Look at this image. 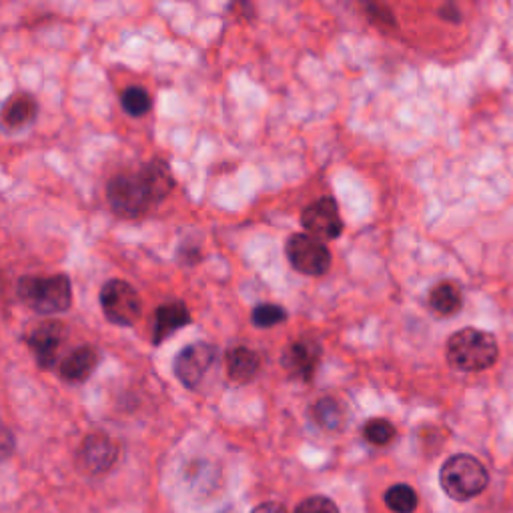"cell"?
I'll use <instances>...</instances> for the list:
<instances>
[{
	"mask_svg": "<svg viewBox=\"0 0 513 513\" xmlns=\"http://www.w3.org/2000/svg\"><path fill=\"white\" fill-rule=\"evenodd\" d=\"M395 435H397V431H395L393 423L387 421V419H381V417L369 419V421L363 425V437H365V441H369L371 445H377V447L389 445V443L395 439Z\"/></svg>",
	"mask_w": 513,
	"mask_h": 513,
	"instance_id": "cell-21",
	"label": "cell"
},
{
	"mask_svg": "<svg viewBox=\"0 0 513 513\" xmlns=\"http://www.w3.org/2000/svg\"><path fill=\"white\" fill-rule=\"evenodd\" d=\"M497 355L499 349L495 337L473 327H465L453 333L445 345L447 363L453 369L465 373H479L489 369L497 361Z\"/></svg>",
	"mask_w": 513,
	"mask_h": 513,
	"instance_id": "cell-3",
	"label": "cell"
},
{
	"mask_svg": "<svg viewBox=\"0 0 513 513\" xmlns=\"http://www.w3.org/2000/svg\"><path fill=\"white\" fill-rule=\"evenodd\" d=\"M175 189V175L165 159L145 163L137 173H121L107 183V201L115 215L139 219L163 203Z\"/></svg>",
	"mask_w": 513,
	"mask_h": 513,
	"instance_id": "cell-1",
	"label": "cell"
},
{
	"mask_svg": "<svg viewBox=\"0 0 513 513\" xmlns=\"http://www.w3.org/2000/svg\"><path fill=\"white\" fill-rule=\"evenodd\" d=\"M251 321L259 329H271L287 321V309L277 303H259L251 311Z\"/></svg>",
	"mask_w": 513,
	"mask_h": 513,
	"instance_id": "cell-20",
	"label": "cell"
},
{
	"mask_svg": "<svg viewBox=\"0 0 513 513\" xmlns=\"http://www.w3.org/2000/svg\"><path fill=\"white\" fill-rule=\"evenodd\" d=\"M363 13L367 17L369 23H373L375 27H381V29H389V27H395V15L389 7L381 5V3H369V5H363Z\"/></svg>",
	"mask_w": 513,
	"mask_h": 513,
	"instance_id": "cell-22",
	"label": "cell"
},
{
	"mask_svg": "<svg viewBox=\"0 0 513 513\" xmlns=\"http://www.w3.org/2000/svg\"><path fill=\"white\" fill-rule=\"evenodd\" d=\"M311 417L319 427L327 431H335V429H341L345 421V409L341 401H337L335 397H321L311 407Z\"/></svg>",
	"mask_w": 513,
	"mask_h": 513,
	"instance_id": "cell-17",
	"label": "cell"
},
{
	"mask_svg": "<svg viewBox=\"0 0 513 513\" xmlns=\"http://www.w3.org/2000/svg\"><path fill=\"white\" fill-rule=\"evenodd\" d=\"M383 501L395 513H413L417 509L419 497H417V493H415V489L411 485L397 483V485H391L385 491Z\"/></svg>",
	"mask_w": 513,
	"mask_h": 513,
	"instance_id": "cell-18",
	"label": "cell"
},
{
	"mask_svg": "<svg viewBox=\"0 0 513 513\" xmlns=\"http://www.w3.org/2000/svg\"><path fill=\"white\" fill-rule=\"evenodd\" d=\"M441 489L455 501H469L483 493L489 483L485 465L467 453L449 457L439 471Z\"/></svg>",
	"mask_w": 513,
	"mask_h": 513,
	"instance_id": "cell-4",
	"label": "cell"
},
{
	"mask_svg": "<svg viewBox=\"0 0 513 513\" xmlns=\"http://www.w3.org/2000/svg\"><path fill=\"white\" fill-rule=\"evenodd\" d=\"M19 299L39 315H57L73 303V283L65 273L25 275L17 283Z\"/></svg>",
	"mask_w": 513,
	"mask_h": 513,
	"instance_id": "cell-2",
	"label": "cell"
},
{
	"mask_svg": "<svg viewBox=\"0 0 513 513\" xmlns=\"http://www.w3.org/2000/svg\"><path fill=\"white\" fill-rule=\"evenodd\" d=\"M121 105L129 117L139 119V117H145L153 109V97L143 87H129L121 95Z\"/></svg>",
	"mask_w": 513,
	"mask_h": 513,
	"instance_id": "cell-19",
	"label": "cell"
},
{
	"mask_svg": "<svg viewBox=\"0 0 513 513\" xmlns=\"http://www.w3.org/2000/svg\"><path fill=\"white\" fill-rule=\"evenodd\" d=\"M119 455L117 443L105 433L89 435L79 449V463L89 473H105L109 471Z\"/></svg>",
	"mask_w": 513,
	"mask_h": 513,
	"instance_id": "cell-11",
	"label": "cell"
},
{
	"mask_svg": "<svg viewBox=\"0 0 513 513\" xmlns=\"http://www.w3.org/2000/svg\"><path fill=\"white\" fill-rule=\"evenodd\" d=\"M101 309L111 323L131 327L141 319L143 299L131 283L111 279L101 289Z\"/></svg>",
	"mask_w": 513,
	"mask_h": 513,
	"instance_id": "cell-5",
	"label": "cell"
},
{
	"mask_svg": "<svg viewBox=\"0 0 513 513\" xmlns=\"http://www.w3.org/2000/svg\"><path fill=\"white\" fill-rule=\"evenodd\" d=\"M65 335H67V329L61 321H45L31 331V335L27 337V343L35 353V361L41 369L49 371L57 365L63 343H65Z\"/></svg>",
	"mask_w": 513,
	"mask_h": 513,
	"instance_id": "cell-10",
	"label": "cell"
},
{
	"mask_svg": "<svg viewBox=\"0 0 513 513\" xmlns=\"http://www.w3.org/2000/svg\"><path fill=\"white\" fill-rule=\"evenodd\" d=\"M295 513H339L337 505L325 495H313L299 503Z\"/></svg>",
	"mask_w": 513,
	"mask_h": 513,
	"instance_id": "cell-23",
	"label": "cell"
},
{
	"mask_svg": "<svg viewBox=\"0 0 513 513\" xmlns=\"http://www.w3.org/2000/svg\"><path fill=\"white\" fill-rule=\"evenodd\" d=\"M225 367H227V377L233 383L247 385V383H251L259 375L261 357L251 347L239 345V347H233V349L227 351Z\"/></svg>",
	"mask_w": 513,
	"mask_h": 513,
	"instance_id": "cell-14",
	"label": "cell"
},
{
	"mask_svg": "<svg viewBox=\"0 0 513 513\" xmlns=\"http://www.w3.org/2000/svg\"><path fill=\"white\" fill-rule=\"evenodd\" d=\"M463 305V295L457 283L441 281L429 291V307L439 317L455 315Z\"/></svg>",
	"mask_w": 513,
	"mask_h": 513,
	"instance_id": "cell-16",
	"label": "cell"
},
{
	"mask_svg": "<svg viewBox=\"0 0 513 513\" xmlns=\"http://www.w3.org/2000/svg\"><path fill=\"white\" fill-rule=\"evenodd\" d=\"M253 513H287V509L279 503H263L257 509H253Z\"/></svg>",
	"mask_w": 513,
	"mask_h": 513,
	"instance_id": "cell-24",
	"label": "cell"
},
{
	"mask_svg": "<svg viewBox=\"0 0 513 513\" xmlns=\"http://www.w3.org/2000/svg\"><path fill=\"white\" fill-rule=\"evenodd\" d=\"M285 255L289 265L297 273H303L309 277L325 275L333 263L329 247L307 233L291 235L285 245Z\"/></svg>",
	"mask_w": 513,
	"mask_h": 513,
	"instance_id": "cell-6",
	"label": "cell"
},
{
	"mask_svg": "<svg viewBox=\"0 0 513 513\" xmlns=\"http://www.w3.org/2000/svg\"><path fill=\"white\" fill-rule=\"evenodd\" d=\"M217 359V347L207 341H195L181 349L175 359V377L189 389H195Z\"/></svg>",
	"mask_w": 513,
	"mask_h": 513,
	"instance_id": "cell-8",
	"label": "cell"
},
{
	"mask_svg": "<svg viewBox=\"0 0 513 513\" xmlns=\"http://www.w3.org/2000/svg\"><path fill=\"white\" fill-rule=\"evenodd\" d=\"M39 115V103L35 95L29 93H17L13 95L3 109V121L9 129H23L31 125Z\"/></svg>",
	"mask_w": 513,
	"mask_h": 513,
	"instance_id": "cell-15",
	"label": "cell"
},
{
	"mask_svg": "<svg viewBox=\"0 0 513 513\" xmlns=\"http://www.w3.org/2000/svg\"><path fill=\"white\" fill-rule=\"evenodd\" d=\"M301 225L303 233L325 245L339 239L343 235V219L337 201L333 197H321L309 203L301 213Z\"/></svg>",
	"mask_w": 513,
	"mask_h": 513,
	"instance_id": "cell-7",
	"label": "cell"
},
{
	"mask_svg": "<svg viewBox=\"0 0 513 513\" xmlns=\"http://www.w3.org/2000/svg\"><path fill=\"white\" fill-rule=\"evenodd\" d=\"M193 323V315L183 301H169L157 307L153 323V343L159 345L169 339L175 331Z\"/></svg>",
	"mask_w": 513,
	"mask_h": 513,
	"instance_id": "cell-12",
	"label": "cell"
},
{
	"mask_svg": "<svg viewBox=\"0 0 513 513\" xmlns=\"http://www.w3.org/2000/svg\"><path fill=\"white\" fill-rule=\"evenodd\" d=\"M323 357V347L313 337H299L289 343L281 355V367L291 379L311 381Z\"/></svg>",
	"mask_w": 513,
	"mask_h": 513,
	"instance_id": "cell-9",
	"label": "cell"
},
{
	"mask_svg": "<svg viewBox=\"0 0 513 513\" xmlns=\"http://www.w3.org/2000/svg\"><path fill=\"white\" fill-rule=\"evenodd\" d=\"M99 365V351L93 345H81L73 349L65 359H61L59 375L67 383L87 381Z\"/></svg>",
	"mask_w": 513,
	"mask_h": 513,
	"instance_id": "cell-13",
	"label": "cell"
}]
</instances>
